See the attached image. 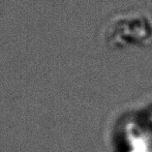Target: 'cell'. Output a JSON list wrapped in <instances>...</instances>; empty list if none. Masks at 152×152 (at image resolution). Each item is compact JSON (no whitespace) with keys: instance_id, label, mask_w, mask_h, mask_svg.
I'll list each match as a JSON object with an SVG mask.
<instances>
[{"instance_id":"obj_1","label":"cell","mask_w":152,"mask_h":152,"mask_svg":"<svg viewBox=\"0 0 152 152\" xmlns=\"http://www.w3.org/2000/svg\"><path fill=\"white\" fill-rule=\"evenodd\" d=\"M100 34L112 48L142 44L150 38L152 24L149 17L140 11L115 13L103 23Z\"/></svg>"}]
</instances>
